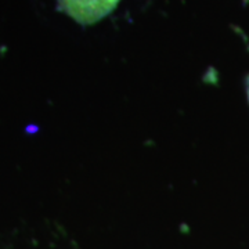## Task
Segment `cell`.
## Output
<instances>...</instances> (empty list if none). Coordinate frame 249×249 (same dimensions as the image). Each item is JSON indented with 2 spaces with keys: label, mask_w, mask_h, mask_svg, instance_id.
Masks as SVG:
<instances>
[{
  "label": "cell",
  "mask_w": 249,
  "mask_h": 249,
  "mask_svg": "<svg viewBox=\"0 0 249 249\" xmlns=\"http://www.w3.org/2000/svg\"><path fill=\"white\" fill-rule=\"evenodd\" d=\"M121 0H58V7L80 25H93L112 13Z\"/></svg>",
  "instance_id": "cell-1"
}]
</instances>
